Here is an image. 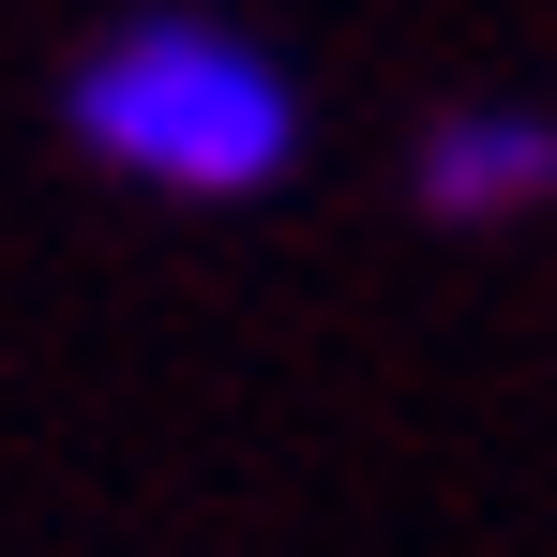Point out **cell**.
<instances>
[{
    "label": "cell",
    "mask_w": 557,
    "mask_h": 557,
    "mask_svg": "<svg viewBox=\"0 0 557 557\" xmlns=\"http://www.w3.org/2000/svg\"><path fill=\"white\" fill-rule=\"evenodd\" d=\"M61 106H76V151L121 166V182H151V196H257L301 151L286 76L226 15H136V30H106Z\"/></svg>",
    "instance_id": "1"
},
{
    "label": "cell",
    "mask_w": 557,
    "mask_h": 557,
    "mask_svg": "<svg viewBox=\"0 0 557 557\" xmlns=\"http://www.w3.org/2000/svg\"><path fill=\"white\" fill-rule=\"evenodd\" d=\"M407 196H422L437 226H512V211H557V121H543V106H453V121L422 136Z\"/></svg>",
    "instance_id": "2"
}]
</instances>
